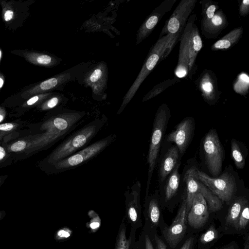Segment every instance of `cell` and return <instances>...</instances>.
I'll use <instances>...</instances> for the list:
<instances>
[{
    "label": "cell",
    "mask_w": 249,
    "mask_h": 249,
    "mask_svg": "<svg viewBox=\"0 0 249 249\" xmlns=\"http://www.w3.org/2000/svg\"><path fill=\"white\" fill-rule=\"evenodd\" d=\"M243 33L242 26L236 27L212 44L211 49L213 51L229 49L238 43Z\"/></svg>",
    "instance_id": "cell-23"
},
{
    "label": "cell",
    "mask_w": 249,
    "mask_h": 249,
    "mask_svg": "<svg viewBox=\"0 0 249 249\" xmlns=\"http://www.w3.org/2000/svg\"><path fill=\"white\" fill-rule=\"evenodd\" d=\"M146 214L154 225L158 224L160 217V211L158 200L154 196L145 197Z\"/></svg>",
    "instance_id": "cell-29"
},
{
    "label": "cell",
    "mask_w": 249,
    "mask_h": 249,
    "mask_svg": "<svg viewBox=\"0 0 249 249\" xmlns=\"http://www.w3.org/2000/svg\"><path fill=\"white\" fill-rule=\"evenodd\" d=\"M249 220V208L248 202L243 207L238 220L236 229H245L247 226Z\"/></svg>",
    "instance_id": "cell-39"
},
{
    "label": "cell",
    "mask_w": 249,
    "mask_h": 249,
    "mask_svg": "<svg viewBox=\"0 0 249 249\" xmlns=\"http://www.w3.org/2000/svg\"><path fill=\"white\" fill-rule=\"evenodd\" d=\"M107 122L105 115L96 118L73 132L38 164L42 170L88 145Z\"/></svg>",
    "instance_id": "cell-1"
},
{
    "label": "cell",
    "mask_w": 249,
    "mask_h": 249,
    "mask_svg": "<svg viewBox=\"0 0 249 249\" xmlns=\"http://www.w3.org/2000/svg\"><path fill=\"white\" fill-rule=\"evenodd\" d=\"M231 153L236 168L243 169L245 165V160L237 141L233 139L231 141Z\"/></svg>",
    "instance_id": "cell-35"
},
{
    "label": "cell",
    "mask_w": 249,
    "mask_h": 249,
    "mask_svg": "<svg viewBox=\"0 0 249 249\" xmlns=\"http://www.w3.org/2000/svg\"><path fill=\"white\" fill-rule=\"evenodd\" d=\"M54 92H49L34 95L20 104L13 108L10 117H19L24 115L32 108L36 107L42 102L52 96Z\"/></svg>",
    "instance_id": "cell-26"
},
{
    "label": "cell",
    "mask_w": 249,
    "mask_h": 249,
    "mask_svg": "<svg viewBox=\"0 0 249 249\" xmlns=\"http://www.w3.org/2000/svg\"><path fill=\"white\" fill-rule=\"evenodd\" d=\"M25 122L17 120L11 122L0 124V142L6 137L19 131L24 127Z\"/></svg>",
    "instance_id": "cell-32"
},
{
    "label": "cell",
    "mask_w": 249,
    "mask_h": 249,
    "mask_svg": "<svg viewBox=\"0 0 249 249\" xmlns=\"http://www.w3.org/2000/svg\"><path fill=\"white\" fill-rule=\"evenodd\" d=\"M136 230L131 229L126 236V225L124 217L118 229L114 249H133L135 245Z\"/></svg>",
    "instance_id": "cell-25"
},
{
    "label": "cell",
    "mask_w": 249,
    "mask_h": 249,
    "mask_svg": "<svg viewBox=\"0 0 249 249\" xmlns=\"http://www.w3.org/2000/svg\"><path fill=\"white\" fill-rule=\"evenodd\" d=\"M19 131L5 137L2 141V145L12 156L14 161L23 159L27 157L32 145L35 135L19 138Z\"/></svg>",
    "instance_id": "cell-18"
},
{
    "label": "cell",
    "mask_w": 249,
    "mask_h": 249,
    "mask_svg": "<svg viewBox=\"0 0 249 249\" xmlns=\"http://www.w3.org/2000/svg\"><path fill=\"white\" fill-rule=\"evenodd\" d=\"M239 14L240 16L246 17L249 14V0L239 1Z\"/></svg>",
    "instance_id": "cell-42"
},
{
    "label": "cell",
    "mask_w": 249,
    "mask_h": 249,
    "mask_svg": "<svg viewBox=\"0 0 249 249\" xmlns=\"http://www.w3.org/2000/svg\"><path fill=\"white\" fill-rule=\"evenodd\" d=\"M179 151L176 146L170 148L163 158L159 172L160 182L163 181L171 173L178 163Z\"/></svg>",
    "instance_id": "cell-24"
},
{
    "label": "cell",
    "mask_w": 249,
    "mask_h": 249,
    "mask_svg": "<svg viewBox=\"0 0 249 249\" xmlns=\"http://www.w3.org/2000/svg\"><path fill=\"white\" fill-rule=\"evenodd\" d=\"M1 56V51L0 50V60Z\"/></svg>",
    "instance_id": "cell-52"
},
{
    "label": "cell",
    "mask_w": 249,
    "mask_h": 249,
    "mask_svg": "<svg viewBox=\"0 0 249 249\" xmlns=\"http://www.w3.org/2000/svg\"><path fill=\"white\" fill-rule=\"evenodd\" d=\"M195 169L196 167H191L184 175V181L187 187V197L185 199L187 212L190 209L193 198L196 193L201 194L204 197L208 210L211 212L220 210L222 207L221 201L196 178Z\"/></svg>",
    "instance_id": "cell-7"
},
{
    "label": "cell",
    "mask_w": 249,
    "mask_h": 249,
    "mask_svg": "<svg viewBox=\"0 0 249 249\" xmlns=\"http://www.w3.org/2000/svg\"><path fill=\"white\" fill-rule=\"evenodd\" d=\"M217 236L218 232L216 230L213 226H212L201 235L200 240L201 243L206 244L215 239Z\"/></svg>",
    "instance_id": "cell-41"
},
{
    "label": "cell",
    "mask_w": 249,
    "mask_h": 249,
    "mask_svg": "<svg viewBox=\"0 0 249 249\" xmlns=\"http://www.w3.org/2000/svg\"><path fill=\"white\" fill-rule=\"evenodd\" d=\"M108 74L107 64L102 61L96 64L84 74V85L90 88L93 98L98 101L107 98L105 90L107 88Z\"/></svg>",
    "instance_id": "cell-10"
},
{
    "label": "cell",
    "mask_w": 249,
    "mask_h": 249,
    "mask_svg": "<svg viewBox=\"0 0 249 249\" xmlns=\"http://www.w3.org/2000/svg\"><path fill=\"white\" fill-rule=\"evenodd\" d=\"M249 89V76L247 73L242 72L233 83V89L237 93L245 96L248 93Z\"/></svg>",
    "instance_id": "cell-34"
},
{
    "label": "cell",
    "mask_w": 249,
    "mask_h": 249,
    "mask_svg": "<svg viewBox=\"0 0 249 249\" xmlns=\"http://www.w3.org/2000/svg\"><path fill=\"white\" fill-rule=\"evenodd\" d=\"M10 53L23 57L25 60L33 65L51 68L60 63L61 59L51 54L33 50H13Z\"/></svg>",
    "instance_id": "cell-20"
},
{
    "label": "cell",
    "mask_w": 249,
    "mask_h": 249,
    "mask_svg": "<svg viewBox=\"0 0 249 249\" xmlns=\"http://www.w3.org/2000/svg\"><path fill=\"white\" fill-rule=\"evenodd\" d=\"M248 202L244 197H239L234 201L229 208L227 215L226 217V223L232 225L236 229L238 219L242 210Z\"/></svg>",
    "instance_id": "cell-27"
},
{
    "label": "cell",
    "mask_w": 249,
    "mask_h": 249,
    "mask_svg": "<svg viewBox=\"0 0 249 249\" xmlns=\"http://www.w3.org/2000/svg\"><path fill=\"white\" fill-rule=\"evenodd\" d=\"M72 235V231L69 228L63 227L58 229L54 233V239L57 242H63L69 239Z\"/></svg>",
    "instance_id": "cell-40"
},
{
    "label": "cell",
    "mask_w": 249,
    "mask_h": 249,
    "mask_svg": "<svg viewBox=\"0 0 249 249\" xmlns=\"http://www.w3.org/2000/svg\"><path fill=\"white\" fill-rule=\"evenodd\" d=\"M141 183L137 180L131 186H128L124 193L125 215L126 222L135 230L142 226V207L140 204Z\"/></svg>",
    "instance_id": "cell-11"
},
{
    "label": "cell",
    "mask_w": 249,
    "mask_h": 249,
    "mask_svg": "<svg viewBox=\"0 0 249 249\" xmlns=\"http://www.w3.org/2000/svg\"><path fill=\"white\" fill-rule=\"evenodd\" d=\"M65 97L58 93H54L50 97H48L36 107V109L39 111H50L64 103Z\"/></svg>",
    "instance_id": "cell-30"
},
{
    "label": "cell",
    "mask_w": 249,
    "mask_h": 249,
    "mask_svg": "<svg viewBox=\"0 0 249 249\" xmlns=\"http://www.w3.org/2000/svg\"><path fill=\"white\" fill-rule=\"evenodd\" d=\"M5 82V76L4 74L0 71V95L1 90Z\"/></svg>",
    "instance_id": "cell-47"
},
{
    "label": "cell",
    "mask_w": 249,
    "mask_h": 249,
    "mask_svg": "<svg viewBox=\"0 0 249 249\" xmlns=\"http://www.w3.org/2000/svg\"><path fill=\"white\" fill-rule=\"evenodd\" d=\"M7 111L5 107L0 106V124L5 119L7 115Z\"/></svg>",
    "instance_id": "cell-46"
},
{
    "label": "cell",
    "mask_w": 249,
    "mask_h": 249,
    "mask_svg": "<svg viewBox=\"0 0 249 249\" xmlns=\"http://www.w3.org/2000/svg\"><path fill=\"white\" fill-rule=\"evenodd\" d=\"M228 24L226 15L222 9H218L211 19L201 22L202 34L207 39H216Z\"/></svg>",
    "instance_id": "cell-21"
},
{
    "label": "cell",
    "mask_w": 249,
    "mask_h": 249,
    "mask_svg": "<svg viewBox=\"0 0 249 249\" xmlns=\"http://www.w3.org/2000/svg\"><path fill=\"white\" fill-rule=\"evenodd\" d=\"M199 3L202 7L201 22H206L211 19L219 9L218 3L214 1L202 0Z\"/></svg>",
    "instance_id": "cell-33"
},
{
    "label": "cell",
    "mask_w": 249,
    "mask_h": 249,
    "mask_svg": "<svg viewBox=\"0 0 249 249\" xmlns=\"http://www.w3.org/2000/svg\"><path fill=\"white\" fill-rule=\"evenodd\" d=\"M249 237L247 235V238L245 243L244 249H249Z\"/></svg>",
    "instance_id": "cell-49"
},
{
    "label": "cell",
    "mask_w": 249,
    "mask_h": 249,
    "mask_svg": "<svg viewBox=\"0 0 249 249\" xmlns=\"http://www.w3.org/2000/svg\"><path fill=\"white\" fill-rule=\"evenodd\" d=\"M194 130V119L191 117L185 118L169 133L166 140L174 142L180 154H183L192 138Z\"/></svg>",
    "instance_id": "cell-16"
},
{
    "label": "cell",
    "mask_w": 249,
    "mask_h": 249,
    "mask_svg": "<svg viewBox=\"0 0 249 249\" xmlns=\"http://www.w3.org/2000/svg\"><path fill=\"white\" fill-rule=\"evenodd\" d=\"M133 249H134V248H133Z\"/></svg>",
    "instance_id": "cell-53"
},
{
    "label": "cell",
    "mask_w": 249,
    "mask_h": 249,
    "mask_svg": "<svg viewBox=\"0 0 249 249\" xmlns=\"http://www.w3.org/2000/svg\"><path fill=\"white\" fill-rule=\"evenodd\" d=\"M180 79L174 77L162 81L155 86L143 98L142 101H147L157 96L170 86L180 81Z\"/></svg>",
    "instance_id": "cell-31"
},
{
    "label": "cell",
    "mask_w": 249,
    "mask_h": 249,
    "mask_svg": "<svg viewBox=\"0 0 249 249\" xmlns=\"http://www.w3.org/2000/svg\"><path fill=\"white\" fill-rule=\"evenodd\" d=\"M145 249H154L149 235L146 234L144 236Z\"/></svg>",
    "instance_id": "cell-44"
},
{
    "label": "cell",
    "mask_w": 249,
    "mask_h": 249,
    "mask_svg": "<svg viewBox=\"0 0 249 249\" xmlns=\"http://www.w3.org/2000/svg\"><path fill=\"white\" fill-rule=\"evenodd\" d=\"M196 15V14H193L189 17L180 37L178 62L174 71L176 77L179 79L185 78L188 75L189 63V36L192 20Z\"/></svg>",
    "instance_id": "cell-17"
},
{
    "label": "cell",
    "mask_w": 249,
    "mask_h": 249,
    "mask_svg": "<svg viewBox=\"0 0 249 249\" xmlns=\"http://www.w3.org/2000/svg\"><path fill=\"white\" fill-rule=\"evenodd\" d=\"M194 241V238L190 237L188 238L183 244L180 249H191Z\"/></svg>",
    "instance_id": "cell-45"
},
{
    "label": "cell",
    "mask_w": 249,
    "mask_h": 249,
    "mask_svg": "<svg viewBox=\"0 0 249 249\" xmlns=\"http://www.w3.org/2000/svg\"><path fill=\"white\" fill-rule=\"evenodd\" d=\"M197 0H181L166 20L159 38L168 34L182 33L187 21L195 8Z\"/></svg>",
    "instance_id": "cell-12"
},
{
    "label": "cell",
    "mask_w": 249,
    "mask_h": 249,
    "mask_svg": "<svg viewBox=\"0 0 249 249\" xmlns=\"http://www.w3.org/2000/svg\"><path fill=\"white\" fill-rule=\"evenodd\" d=\"M89 220L86 223V227L90 232L95 233L100 228L101 220L98 214L94 211L91 210L88 213Z\"/></svg>",
    "instance_id": "cell-36"
},
{
    "label": "cell",
    "mask_w": 249,
    "mask_h": 249,
    "mask_svg": "<svg viewBox=\"0 0 249 249\" xmlns=\"http://www.w3.org/2000/svg\"><path fill=\"white\" fill-rule=\"evenodd\" d=\"M154 239L156 243L157 249H167L165 244L156 234L154 235Z\"/></svg>",
    "instance_id": "cell-43"
},
{
    "label": "cell",
    "mask_w": 249,
    "mask_h": 249,
    "mask_svg": "<svg viewBox=\"0 0 249 249\" xmlns=\"http://www.w3.org/2000/svg\"><path fill=\"white\" fill-rule=\"evenodd\" d=\"M177 0H165L156 7L138 30L136 44L138 45L152 32L165 14L172 8Z\"/></svg>",
    "instance_id": "cell-13"
},
{
    "label": "cell",
    "mask_w": 249,
    "mask_h": 249,
    "mask_svg": "<svg viewBox=\"0 0 249 249\" xmlns=\"http://www.w3.org/2000/svg\"><path fill=\"white\" fill-rule=\"evenodd\" d=\"M14 159L0 142V169L11 165Z\"/></svg>",
    "instance_id": "cell-38"
},
{
    "label": "cell",
    "mask_w": 249,
    "mask_h": 249,
    "mask_svg": "<svg viewBox=\"0 0 249 249\" xmlns=\"http://www.w3.org/2000/svg\"><path fill=\"white\" fill-rule=\"evenodd\" d=\"M180 163H178L170 174L166 182L165 188V200L171 199L176 193L180 182V175L178 172Z\"/></svg>",
    "instance_id": "cell-28"
},
{
    "label": "cell",
    "mask_w": 249,
    "mask_h": 249,
    "mask_svg": "<svg viewBox=\"0 0 249 249\" xmlns=\"http://www.w3.org/2000/svg\"><path fill=\"white\" fill-rule=\"evenodd\" d=\"M8 175L0 176V187L5 182L6 179L8 178Z\"/></svg>",
    "instance_id": "cell-48"
},
{
    "label": "cell",
    "mask_w": 249,
    "mask_h": 249,
    "mask_svg": "<svg viewBox=\"0 0 249 249\" xmlns=\"http://www.w3.org/2000/svg\"><path fill=\"white\" fill-rule=\"evenodd\" d=\"M196 15L193 18L190 30L188 46L189 52V78H191L196 71V61L197 54L203 47V41L199 34V30L195 21Z\"/></svg>",
    "instance_id": "cell-22"
},
{
    "label": "cell",
    "mask_w": 249,
    "mask_h": 249,
    "mask_svg": "<svg viewBox=\"0 0 249 249\" xmlns=\"http://www.w3.org/2000/svg\"><path fill=\"white\" fill-rule=\"evenodd\" d=\"M34 2L33 0L0 1L1 18L6 29L15 31L22 27L30 16V6Z\"/></svg>",
    "instance_id": "cell-6"
},
{
    "label": "cell",
    "mask_w": 249,
    "mask_h": 249,
    "mask_svg": "<svg viewBox=\"0 0 249 249\" xmlns=\"http://www.w3.org/2000/svg\"><path fill=\"white\" fill-rule=\"evenodd\" d=\"M6 215V212L4 210L0 211V221H1Z\"/></svg>",
    "instance_id": "cell-50"
},
{
    "label": "cell",
    "mask_w": 249,
    "mask_h": 249,
    "mask_svg": "<svg viewBox=\"0 0 249 249\" xmlns=\"http://www.w3.org/2000/svg\"><path fill=\"white\" fill-rule=\"evenodd\" d=\"M75 73L73 71L67 70L44 81L28 85L7 97L1 106L4 107L14 108L34 95L59 89L66 84L75 79Z\"/></svg>",
    "instance_id": "cell-2"
},
{
    "label": "cell",
    "mask_w": 249,
    "mask_h": 249,
    "mask_svg": "<svg viewBox=\"0 0 249 249\" xmlns=\"http://www.w3.org/2000/svg\"><path fill=\"white\" fill-rule=\"evenodd\" d=\"M209 210L206 200L202 195L196 193L193 198L188 213V221L191 227L199 229L204 226L209 218Z\"/></svg>",
    "instance_id": "cell-19"
},
{
    "label": "cell",
    "mask_w": 249,
    "mask_h": 249,
    "mask_svg": "<svg viewBox=\"0 0 249 249\" xmlns=\"http://www.w3.org/2000/svg\"><path fill=\"white\" fill-rule=\"evenodd\" d=\"M221 249H235V248L233 245H229L226 247H224Z\"/></svg>",
    "instance_id": "cell-51"
},
{
    "label": "cell",
    "mask_w": 249,
    "mask_h": 249,
    "mask_svg": "<svg viewBox=\"0 0 249 249\" xmlns=\"http://www.w3.org/2000/svg\"><path fill=\"white\" fill-rule=\"evenodd\" d=\"M181 34L182 33L178 32L174 35H172L164 48L159 63L164 60L168 56L178 41L179 40Z\"/></svg>",
    "instance_id": "cell-37"
},
{
    "label": "cell",
    "mask_w": 249,
    "mask_h": 249,
    "mask_svg": "<svg viewBox=\"0 0 249 249\" xmlns=\"http://www.w3.org/2000/svg\"><path fill=\"white\" fill-rule=\"evenodd\" d=\"M203 149L207 167L213 176H217L221 172L224 153L222 145L215 129H211L203 140Z\"/></svg>",
    "instance_id": "cell-9"
},
{
    "label": "cell",
    "mask_w": 249,
    "mask_h": 249,
    "mask_svg": "<svg viewBox=\"0 0 249 249\" xmlns=\"http://www.w3.org/2000/svg\"><path fill=\"white\" fill-rule=\"evenodd\" d=\"M172 34H168L159 38L151 47L135 80L124 97L117 115H120L135 95L140 86L159 63L164 48Z\"/></svg>",
    "instance_id": "cell-5"
},
{
    "label": "cell",
    "mask_w": 249,
    "mask_h": 249,
    "mask_svg": "<svg viewBox=\"0 0 249 249\" xmlns=\"http://www.w3.org/2000/svg\"><path fill=\"white\" fill-rule=\"evenodd\" d=\"M196 178L206 186L221 201H230L234 194L236 187L234 177L226 172L218 178H211L196 168Z\"/></svg>",
    "instance_id": "cell-8"
},
{
    "label": "cell",
    "mask_w": 249,
    "mask_h": 249,
    "mask_svg": "<svg viewBox=\"0 0 249 249\" xmlns=\"http://www.w3.org/2000/svg\"><path fill=\"white\" fill-rule=\"evenodd\" d=\"M196 84L202 98L209 105L214 104L218 100L221 92L218 89L217 78L212 70H204Z\"/></svg>",
    "instance_id": "cell-14"
},
{
    "label": "cell",
    "mask_w": 249,
    "mask_h": 249,
    "mask_svg": "<svg viewBox=\"0 0 249 249\" xmlns=\"http://www.w3.org/2000/svg\"><path fill=\"white\" fill-rule=\"evenodd\" d=\"M170 117V110L166 104L158 109L154 118L149 147L147 157L148 165L145 197L148 196L150 182L156 166L162 139Z\"/></svg>",
    "instance_id": "cell-4"
},
{
    "label": "cell",
    "mask_w": 249,
    "mask_h": 249,
    "mask_svg": "<svg viewBox=\"0 0 249 249\" xmlns=\"http://www.w3.org/2000/svg\"><path fill=\"white\" fill-rule=\"evenodd\" d=\"M186 199H183L172 223L163 232L165 240L170 247L174 248L184 237L186 231L187 216Z\"/></svg>",
    "instance_id": "cell-15"
},
{
    "label": "cell",
    "mask_w": 249,
    "mask_h": 249,
    "mask_svg": "<svg viewBox=\"0 0 249 249\" xmlns=\"http://www.w3.org/2000/svg\"><path fill=\"white\" fill-rule=\"evenodd\" d=\"M116 138L115 134L107 136L58 161L43 171L49 174H57L73 169L97 157L113 142Z\"/></svg>",
    "instance_id": "cell-3"
}]
</instances>
